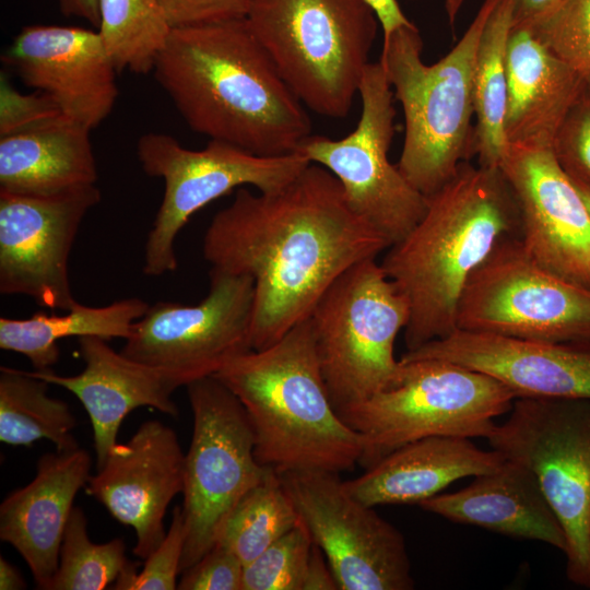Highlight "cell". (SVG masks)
I'll list each match as a JSON object with an SVG mask.
<instances>
[{
	"label": "cell",
	"mask_w": 590,
	"mask_h": 590,
	"mask_svg": "<svg viewBox=\"0 0 590 590\" xmlns=\"http://www.w3.org/2000/svg\"><path fill=\"white\" fill-rule=\"evenodd\" d=\"M149 306L140 298L129 297L101 307L78 302L62 315L38 311L26 319L1 317L0 349L24 355L35 370H48L59 361L60 340L70 337L127 340Z\"/></svg>",
	"instance_id": "obj_27"
},
{
	"label": "cell",
	"mask_w": 590,
	"mask_h": 590,
	"mask_svg": "<svg viewBox=\"0 0 590 590\" xmlns=\"http://www.w3.org/2000/svg\"><path fill=\"white\" fill-rule=\"evenodd\" d=\"M84 369L73 376L48 370L28 371L32 376L73 393L86 410L92 428L97 468L117 444L125 417L134 409L150 406L176 416L172 398L182 387L172 373L125 356L98 337L79 338Z\"/></svg>",
	"instance_id": "obj_21"
},
{
	"label": "cell",
	"mask_w": 590,
	"mask_h": 590,
	"mask_svg": "<svg viewBox=\"0 0 590 590\" xmlns=\"http://www.w3.org/2000/svg\"><path fill=\"white\" fill-rule=\"evenodd\" d=\"M506 67L508 145L552 149L587 83L526 26L511 25Z\"/></svg>",
	"instance_id": "obj_23"
},
{
	"label": "cell",
	"mask_w": 590,
	"mask_h": 590,
	"mask_svg": "<svg viewBox=\"0 0 590 590\" xmlns=\"http://www.w3.org/2000/svg\"><path fill=\"white\" fill-rule=\"evenodd\" d=\"M253 281L210 270L208 295L194 305L157 302L135 321L121 353L167 370L182 384L215 375L251 347Z\"/></svg>",
	"instance_id": "obj_14"
},
{
	"label": "cell",
	"mask_w": 590,
	"mask_h": 590,
	"mask_svg": "<svg viewBox=\"0 0 590 590\" xmlns=\"http://www.w3.org/2000/svg\"><path fill=\"white\" fill-rule=\"evenodd\" d=\"M314 543L324 553L339 590L414 588L402 534L374 507L354 498L338 473H279Z\"/></svg>",
	"instance_id": "obj_15"
},
{
	"label": "cell",
	"mask_w": 590,
	"mask_h": 590,
	"mask_svg": "<svg viewBox=\"0 0 590 590\" xmlns=\"http://www.w3.org/2000/svg\"><path fill=\"white\" fill-rule=\"evenodd\" d=\"M426 201L422 219L380 262L410 306L408 351L457 330L459 302L472 273L520 231L517 203L499 167L463 162Z\"/></svg>",
	"instance_id": "obj_3"
},
{
	"label": "cell",
	"mask_w": 590,
	"mask_h": 590,
	"mask_svg": "<svg viewBox=\"0 0 590 590\" xmlns=\"http://www.w3.org/2000/svg\"><path fill=\"white\" fill-rule=\"evenodd\" d=\"M185 484V453L175 430L150 420L117 442L91 475L86 492L135 532L133 553L145 559L163 541L164 518Z\"/></svg>",
	"instance_id": "obj_18"
},
{
	"label": "cell",
	"mask_w": 590,
	"mask_h": 590,
	"mask_svg": "<svg viewBox=\"0 0 590 590\" xmlns=\"http://www.w3.org/2000/svg\"><path fill=\"white\" fill-rule=\"evenodd\" d=\"M529 28L590 85V0H567L553 15Z\"/></svg>",
	"instance_id": "obj_34"
},
{
	"label": "cell",
	"mask_w": 590,
	"mask_h": 590,
	"mask_svg": "<svg viewBox=\"0 0 590 590\" xmlns=\"http://www.w3.org/2000/svg\"><path fill=\"white\" fill-rule=\"evenodd\" d=\"M418 506L453 522L541 541L564 553L567 547L564 529L534 474L511 460L476 475L458 492L437 494Z\"/></svg>",
	"instance_id": "obj_24"
},
{
	"label": "cell",
	"mask_w": 590,
	"mask_h": 590,
	"mask_svg": "<svg viewBox=\"0 0 590 590\" xmlns=\"http://www.w3.org/2000/svg\"><path fill=\"white\" fill-rule=\"evenodd\" d=\"M251 0H157L170 30L245 19Z\"/></svg>",
	"instance_id": "obj_39"
},
{
	"label": "cell",
	"mask_w": 590,
	"mask_h": 590,
	"mask_svg": "<svg viewBox=\"0 0 590 590\" xmlns=\"http://www.w3.org/2000/svg\"><path fill=\"white\" fill-rule=\"evenodd\" d=\"M90 131L62 114L0 138V190L52 196L95 185Z\"/></svg>",
	"instance_id": "obj_26"
},
{
	"label": "cell",
	"mask_w": 590,
	"mask_h": 590,
	"mask_svg": "<svg viewBox=\"0 0 590 590\" xmlns=\"http://www.w3.org/2000/svg\"><path fill=\"white\" fill-rule=\"evenodd\" d=\"M574 185L576 186L578 192L580 193L582 200L585 201L586 205H587V209L590 213V190L588 188H586L585 186L580 185V184H577L575 181H573Z\"/></svg>",
	"instance_id": "obj_46"
},
{
	"label": "cell",
	"mask_w": 590,
	"mask_h": 590,
	"mask_svg": "<svg viewBox=\"0 0 590 590\" xmlns=\"http://www.w3.org/2000/svg\"><path fill=\"white\" fill-rule=\"evenodd\" d=\"M457 329L539 342H587L590 288L546 270L519 237H509L469 279Z\"/></svg>",
	"instance_id": "obj_12"
},
{
	"label": "cell",
	"mask_w": 590,
	"mask_h": 590,
	"mask_svg": "<svg viewBox=\"0 0 590 590\" xmlns=\"http://www.w3.org/2000/svg\"><path fill=\"white\" fill-rule=\"evenodd\" d=\"M390 246L350 208L337 177L310 163L278 191L238 188L211 220L202 252L212 270L252 279L251 347L262 350L308 318L343 272Z\"/></svg>",
	"instance_id": "obj_1"
},
{
	"label": "cell",
	"mask_w": 590,
	"mask_h": 590,
	"mask_svg": "<svg viewBox=\"0 0 590 590\" xmlns=\"http://www.w3.org/2000/svg\"><path fill=\"white\" fill-rule=\"evenodd\" d=\"M504 461L498 451L482 450L470 438L429 436L394 449L343 482L354 498L370 507L420 505L452 482L493 471Z\"/></svg>",
	"instance_id": "obj_25"
},
{
	"label": "cell",
	"mask_w": 590,
	"mask_h": 590,
	"mask_svg": "<svg viewBox=\"0 0 590 590\" xmlns=\"http://www.w3.org/2000/svg\"><path fill=\"white\" fill-rule=\"evenodd\" d=\"M49 384L26 370L0 367V440L31 446L50 440L56 450L79 447L72 435L76 420L67 402L48 394Z\"/></svg>",
	"instance_id": "obj_29"
},
{
	"label": "cell",
	"mask_w": 590,
	"mask_h": 590,
	"mask_svg": "<svg viewBox=\"0 0 590 590\" xmlns=\"http://www.w3.org/2000/svg\"><path fill=\"white\" fill-rule=\"evenodd\" d=\"M299 519L280 474L271 469L227 516L214 545L232 552L245 566L294 528Z\"/></svg>",
	"instance_id": "obj_30"
},
{
	"label": "cell",
	"mask_w": 590,
	"mask_h": 590,
	"mask_svg": "<svg viewBox=\"0 0 590 590\" xmlns=\"http://www.w3.org/2000/svg\"><path fill=\"white\" fill-rule=\"evenodd\" d=\"M514 392L496 378L464 366L408 353L397 382L338 411L363 442L368 468L394 449L429 436L485 437L510 411Z\"/></svg>",
	"instance_id": "obj_7"
},
{
	"label": "cell",
	"mask_w": 590,
	"mask_h": 590,
	"mask_svg": "<svg viewBox=\"0 0 590 590\" xmlns=\"http://www.w3.org/2000/svg\"><path fill=\"white\" fill-rule=\"evenodd\" d=\"M186 388L193 429L185 453L181 574L214 546L227 516L271 470L258 462L248 415L223 382L208 376Z\"/></svg>",
	"instance_id": "obj_11"
},
{
	"label": "cell",
	"mask_w": 590,
	"mask_h": 590,
	"mask_svg": "<svg viewBox=\"0 0 590 590\" xmlns=\"http://www.w3.org/2000/svg\"><path fill=\"white\" fill-rule=\"evenodd\" d=\"M567 0H512V26H533L553 15Z\"/></svg>",
	"instance_id": "obj_40"
},
{
	"label": "cell",
	"mask_w": 590,
	"mask_h": 590,
	"mask_svg": "<svg viewBox=\"0 0 590 590\" xmlns=\"http://www.w3.org/2000/svg\"><path fill=\"white\" fill-rule=\"evenodd\" d=\"M245 20L304 106L350 114L379 23L367 0H251Z\"/></svg>",
	"instance_id": "obj_6"
},
{
	"label": "cell",
	"mask_w": 590,
	"mask_h": 590,
	"mask_svg": "<svg viewBox=\"0 0 590 590\" xmlns=\"http://www.w3.org/2000/svg\"><path fill=\"white\" fill-rule=\"evenodd\" d=\"M58 3L66 16L84 19L98 30L101 23L98 0H58Z\"/></svg>",
	"instance_id": "obj_43"
},
{
	"label": "cell",
	"mask_w": 590,
	"mask_h": 590,
	"mask_svg": "<svg viewBox=\"0 0 590 590\" xmlns=\"http://www.w3.org/2000/svg\"><path fill=\"white\" fill-rule=\"evenodd\" d=\"M90 471L91 457L80 447L45 453L35 477L0 505V539L24 558L39 589H50L73 502Z\"/></svg>",
	"instance_id": "obj_22"
},
{
	"label": "cell",
	"mask_w": 590,
	"mask_h": 590,
	"mask_svg": "<svg viewBox=\"0 0 590 590\" xmlns=\"http://www.w3.org/2000/svg\"><path fill=\"white\" fill-rule=\"evenodd\" d=\"M339 586L333 571L321 548L314 543L303 590H338Z\"/></svg>",
	"instance_id": "obj_41"
},
{
	"label": "cell",
	"mask_w": 590,
	"mask_h": 590,
	"mask_svg": "<svg viewBox=\"0 0 590 590\" xmlns=\"http://www.w3.org/2000/svg\"><path fill=\"white\" fill-rule=\"evenodd\" d=\"M358 94L361 117L351 133L338 140L310 134L296 152L331 172L350 208L393 245L422 219L427 201L388 157L394 94L380 61L367 64Z\"/></svg>",
	"instance_id": "obj_13"
},
{
	"label": "cell",
	"mask_w": 590,
	"mask_h": 590,
	"mask_svg": "<svg viewBox=\"0 0 590 590\" xmlns=\"http://www.w3.org/2000/svg\"><path fill=\"white\" fill-rule=\"evenodd\" d=\"M464 0H445V9L448 15L449 23L455 30L457 15L463 4Z\"/></svg>",
	"instance_id": "obj_45"
},
{
	"label": "cell",
	"mask_w": 590,
	"mask_h": 590,
	"mask_svg": "<svg viewBox=\"0 0 590 590\" xmlns=\"http://www.w3.org/2000/svg\"><path fill=\"white\" fill-rule=\"evenodd\" d=\"M409 318L408 299L376 258L352 266L322 294L309 319L337 412L397 382L394 342Z\"/></svg>",
	"instance_id": "obj_8"
},
{
	"label": "cell",
	"mask_w": 590,
	"mask_h": 590,
	"mask_svg": "<svg viewBox=\"0 0 590 590\" xmlns=\"http://www.w3.org/2000/svg\"><path fill=\"white\" fill-rule=\"evenodd\" d=\"M128 563L123 541L92 542L84 511L73 507L49 590H103L117 580Z\"/></svg>",
	"instance_id": "obj_32"
},
{
	"label": "cell",
	"mask_w": 590,
	"mask_h": 590,
	"mask_svg": "<svg viewBox=\"0 0 590 590\" xmlns=\"http://www.w3.org/2000/svg\"><path fill=\"white\" fill-rule=\"evenodd\" d=\"M153 72L189 128L210 140L275 156L311 134L304 105L245 19L172 30Z\"/></svg>",
	"instance_id": "obj_2"
},
{
	"label": "cell",
	"mask_w": 590,
	"mask_h": 590,
	"mask_svg": "<svg viewBox=\"0 0 590 590\" xmlns=\"http://www.w3.org/2000/svg\"><path fill=\"white\" fill-rule=\"evenodd\" d=\"M497 0H484L463 36L433 64L422 59L423 40L413 23L382 43L380 63L404 116L397 163L425 197L436 192L475 156L473 68L484 25Z\"/></svg>",
	"instance_id": "obj_5"
},
{
	"label": "cell",
	"mask_w": 590,
	"mask_h": 590,
	"mask_svg": "<svg viewBox=\"0 0 590 590\" xmlns=\"http://www.w3.org/2000/svg\"><path fill=\"white\" fill-rule=\"evenodd\" d=\"M512 25V0H497L481 35L473 68L474 152L484 167H499L508 143L507 43Z\"/></svg>",
	"instance_id": "obj_28"
},
{
	"label": "cell",
	"mask_w": 590,
	"mask_h": 590,
	"mask_svg": "<svg viewBox=\"0 0 590 590\" xmlns=\"http://www.w3.org/2000/svg\"><path fill=\"white\" fill-rule=\"evenodd\" d=\"M406 353L487 374L516 398L590 400V341L539 342L457 329Z\"/></svg>",
	"instance_id": "obj_20"
},
{
	"label": "cell",
	"mask_w": 590,
	"mask_h": 590,
	"mask_svg": "<svg viewBox=\"0 0 590 590\" xmlns=\"http://www.w3.org/2000/svg\"><path fill=\"white\" fill-rule=\"evenodd\" d=\"M63 113L47 94H21L1 75L0 138L26 130Z\"/></svg>",
	"instance_id": "obj_37"
},
{
	"label": "cell",
	"mask_w": 590,
	"mask_h": 590,
	"mask_svg": "<svg viewBox=\"0 0 590 590\" xmlns=\"http://www.w3.org/2000/svg\"><path fill=\"white\" fill-rule=\"evenodd\" d=\"M96 185L52 196L0 190V293L69 310L75 300L69 256L86 213L101 201Z\"/></svg>",
	"instance_id": "obj_16"
},
{
	"label": "cell",
	"mask_w": 590,
	"mask_h": 590,
	"mask_svg": "<svg viewBox=\"0 0 590 590\" xmlns=\"http://www.w3.org/2000/svg\"><path fill=\"white\" fill-rule=\"evenodd\" d=\"M187 528L182 508L175 507L172 523L160 545L144 559L138 573L131 563L125 567L114 589L119 590H175L181 574V558Z\"/></svg>",
	"instance_id": "obj_35"
},
{
	"label": "cell",
	"mask_w": 590,
	"mask_h": 590,
	"mask_svg": "<svg viewBox=\"0 0 590 590\" xmlns=\"http://www.w3.org/2000/svg\"><path fill=\"white\" fill-rule=\"evenodd\" d=\"M3 60L25 85L49 95L66 116L91 130L114 108L118 71L98 30L30 25Z\"/></svg>",
	"instance_id": "obj_19"
},
{
	"label": "cell",
	"mask_w": 590,
	"mask_h": 590,
	"mask_svg": "<svg viewBox=\"0 0 590 590\" xmlns=\"http://www.w3.org/2000/svg\"><path fill=\"white\" fill-rule=\"evenodd\" d=\"M510 411L492 449L534 474L566 535L567 578L590 588V400L516 398Z\"/></svg>",
	"instance_id": "obj_9"
},
{
	"label": "cell",
	"mask_w": 590,
	"mask_h": 590,
	"mask_svg": "<svg viewBox=\"0 0 590 590\" xmlns=\"http://www.w3.org/2000/svg\"><path fill=\"white\" fill-rule=\"evenodd\" d=\"M137 155L146 175L165 182L144 246L143 273L148 276L177 269L176 237L197 211L240 187L252 186L264 193L278 191L310 164L296 151L263 156L216 140H210L202 150H190L174 137L157 132L139 139Z\"/></svg>",
	"instance_id": "obj_10"
},
{
	"label": "cell",
	"mask_w": 590,
	"mask_h": 590,
	"mask_svg": "<svg viewBox=\"0 0 590 590\" xmlns=\"http://www.w3.org/2000/svg\"><path fill=\"white\" fill-rule=\"evenodd\" d=\"M377 14L382 30V43L401 26L412 22L404 15L397 0H367Z\"/></svg>",
	"instance_id": "obj_42"
},
{
	"label": "cell",
	"mask_w": 590,
	"mask_h": 590,
	"mask_svg": "<svg viewBox=\"0 0 590 590\" xmlns=\"http://www.w3.org/2000/svg\"><path fill=\"white\" fill-rule=\"evenodd\" d=\"M98 32L117 69L153 71L170 27L157 0H98Z\"/></svg>",
	"instance_id": "obj_31"
},
{
	"label": "cell",
	"mask_w": 590,
	"mask_h": 590,
	"mask_svg": "<svg viewBox=\"0 0 590 590\" xmlns=\"http://www.w3.org/2000/svg\"><path fill=\"white\" fill-rule=\"evenodd\" d=\"M552 150L568 177L590 190V85L565 118Z\"/></svg>",
	"instance_id": "obj_36"
},
{
	"label": "cell",
	"mask_w": 590,
	"mask_h": 590,
	"mask_svg": "<svg viewBox=\"0 0 590 590\" xmlns=\"http://www.w3.org/2000/svg\"><path fill=\"white\" fill-rule=\"evenodd\" d=\"M25 588L26 582L19 570L7 559L0 557V589L20 590Z\"/></svg>",
	"instance_id": "obj_44"
},
{
	"label": "cell",
	"mask_w": 590,
	"mask_h": 590,
	"mask_svg": "<svg viewBox=\"0 0 590 590\" xmlns=\"http://www.w3.org/2000/svg\"><path fill=\"white\" fill-rule=\"evenodd\" d=\"M499 168L517 203L526 251L546 270L590 288V213L553 150L508 145Z\"/></svg>",
	"instance_id": "obj_17"
},
{
	"label": "cell",
	"mask_w": 590,
	"mask_h": 590,
	"mask_svg": "<svg viewBox=\"0 0 590 590\" xmlns=\"http://www.w3.org/2000/svg\"><path fill=\"white\" fill-rule=\"evenodd\" d=\"M314 541L299 521L244 566L243 590H303Z\"/></svg>",
	"instance_id": "obj_33"
},
{
	"label": "cell",
	"mask_w": 590,
	"mask_h": 590,
	"mask_svg": "<svg viewBox=\"0 0 590 590\" xmlns=\"http://www.w3.org/2000/svg\"><path fill=\"white\" fill-rule=\"evenodd\" d=\"M244 564L232 552L214 545L182 573L179 590H243Z\"/></svg>",
	"instance_id": "obj_38"
},
{
	"label": "cell",
	"mask_w": 590,
	"mask_h": 590,
	"mask_svg": "<svg viewBox=\"0 0 590 590\" xmlns=\"http://www.w3.org/2000/svg\"><path fill=\"white\" fill-rule=\"evenodd\" d=\"M213 376L243 404L260 464L278 473L339 474L359 463L362 438L332 404L309 317L274 344L234 357Z\"/></svg>",
	"instance_id": "obj_4"
}]
</instances>
